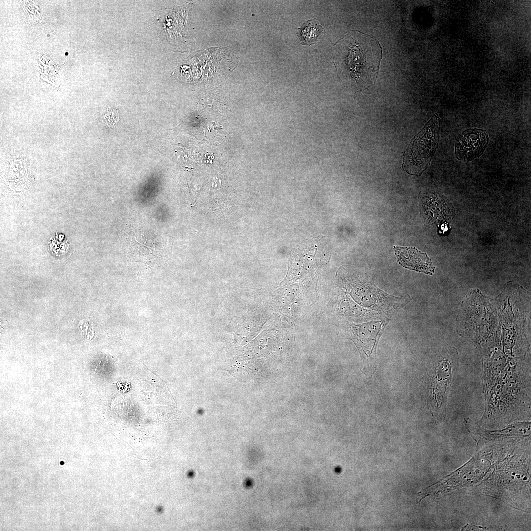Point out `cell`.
<instances>
[{"instance_id":"cell-2","label":"cell","mask_w":531,"mask_h":531,"mask_svg":"<svg viewBox=\"0 0 531 531\" xmlns=\"http://www.w3.org/2000/svg\"><path fill=\"white\" fill-rule=\"evenodd\" d=\"M340 64L347 75L367 88L376 80L382 59V48L373 37L359 33L343 43Z\"/></svg>"},{"instance_id":"cell-10","label":"cell","mask_w":531,"mask_h":531,"mask_svg":"<svg viewBox=\"0 0 531 531\" xmlns=\"http://www.w3.org/2000/svg\"><path fill=\"white\" fill-rule=\"evenodd\" d=\"M63 462H62V463H61V462H60V464H63Z\"/></svg>"},{"instance_id":"cell-8","label":"cell","mask_w":531,"mask_h":531,"mask_svg":"<svg viewBox=\"0 0 531 531\" xmlns=\"http://www.w3.org/2000/svg\"><path fill=\"white\" fill-rule=\"evenodd\" d=\"M382 322L374 321L355 326L354 333L359 338L362 346L371 354L382 328Z\"/></svg>"},{"instance_id":"cell-1","label":"cell","mask_w":531,"mask_h":531,"mask_svg":"<svg viewBox=\"0 0 531 531\" xmlns=\"http://www.w3.org/2000/svg\"><path fill=\"white\" fill-rule=\"evenodd\" d=\"M481 423L507 422L531 416V358H513L484 394Z\"/></svg>"},{"instance_id":"cell-5","label":"cell","mask_w":531,"mask_h":531,"mask_svg":"<svg viewBox=\"0 0 531 531\" xmlns=\"http://www.w3.org/2000/svg\"><path fill=\"white\" fill-rule=\"evenodd\" d=\"M489 141V134L485 130L477 128L466 129L456 139L455 157L465 162L479 158L483 154Z\"/></svg>"},{"instance_id":"cell-3","label":"cell","mask_w":531,"mask_h":531,"mask_svg":"<svg viewBox=\"0 0 531 531\" xmlns=\"http://www.w3.org/2000/svg\"><path fill=\"white\" fill-rule=\"evenodd\" d=\"M441 119L434 114L411 141L403 153L402 167L408 174L420 176L430 165L438 146Z\"/></svg>"},{"instance_id":"cell-9","label":"cell","mask_w":531,"mask_h":531,"mask_svg":"<svg viewBox=\"0 0 531 531\" xmlns=\"http://www.w3.org/2000/svg\"><path fill=\"white\" fill-rule=\"evenodd\" d=\"M323 32L324 28L319 22L312 19L304 22L298 28L297 35L301 44L311 45L316 43L322 37Z\"/></svg>"},{"instance_id":"cell-4","label":"cell","mask_w":531,"mask_h":531,"mask_svg":"<svg viewBox=\"0 0 531 531\" xmlns=\"http://www.w3.org/2000/svg\"><path fill=\"white\" fill-rule=\"evenodd\" d=\"M436 365L428 386L429 405L434 414L445 411L448 396L459 365V355L455 348Z\"/></svg>"},{"instance_id":"cell-7","label":"cell","mask_w":531,"mask_h":531,"mask_svg":"<svg viewBox=\"0 0 531 531\" xmlns=\"http://www.w3.org/2000/svg\"><path fill=\"white\" fill-rule=\"evenodd\" d=\"M421 201L427 203L425 209L430 219L433 222H451L455 215L454 207L448 200L442 194L432 191L421 193Z\"/></svg>"},{"instance_id":"cell-6","label":"cell","mask_w":531,"mask_h":531,"mask_svg":"<svg viewBox=\"0 0 531 531\" xmlns=\"http://www.w3.org/2000/svg\"><path fill=\"white\" fill-rule=\"evenodd\" d=\"M397 261L403 267L410 270L432 275L435 267L425 253L415 247H404L394 246Z\"/></svg>"}]
</instances>
